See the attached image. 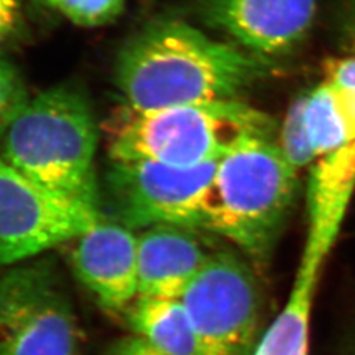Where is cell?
Returning a JSON list of instances; mask_svg holds the SVG:
<instances>
[{
  "instance_id": "cell-19",
  "label": "cell",
  "mask_w": 355,
  "mask_h": 355,
  "mask_svg": "<svg viewBox=\"0 0 355 355\" xmlns=\"http://www.w3.org/2000/svg\"><path fill=\"white\" fill-rule=\"evenodd\" d=\"M21 20L20 0H0V42L12 36Z\"/></svg>"
},
{
  "instance_id": "cell-7",
  "label": "cell",
  "mask_w": 355,
  "mask_h": 355,
  "mask_svg": "<svg viewBox=\"0 0 355 355\" xmlns=\"http://www.w3.org/2000/svg\"><path fill=\"white\" fill-rule=\"evenodd\" d=\"M0 355H82L73 305L49 267L0 274Z\"/></svg>"
},
{
  "instance_id": "cell-9",
  "label": "cell",
  "mask_w": 355,
  "mask_h": 355,
  "mask_svg": "<svg viewBox=\"0 0 355 355\" xmlns=\"http://www.w3.org/2000/svg\"><path fill=\"white\" fill-rule=\"evenodd\" d=\"M216 165L175 167L112 161L104 183L112 220L130 229L168 224L199 232Z\"/></svg>"
},
{
  "instance_id": "cell-15",
  "label": "cell",
  "mask_w": 355,
  "mask_h": 355,
  "mask_svg": "<svg viewBox=\"0 0 355 355\" xmlns=\"http://www.w3.org/2000/svg\"><path fill=\"white\" fill-rule=\"evenodd\" d=\"M287 162L300 173L313 162V152L305 123V95L296 99L284 117L277 141Z\"/></svg>"
},
{
  "instance_id": "cell-6",
  "label": "cell",
  "mask_w": 355,
  "mask_h": 355,
  "mask_svg": "<svg viewBox=\"0 0 355 355\" xmlns=\"http://www.w3.org/2000/svg\"><path fill=\"white\" fill-rule=\"evenodd\" d=\"M180 302L214 355H253L261 340L263 295L241 255L214 250Z\"/></svg>"
},
{
  "instance_id": "cell-12",
  "label": "cell",
  "mask_w": 355,
  "mask_h": 355,
  "mask_svg": "<svg viewBox=\"0 0 355 355\" xmlns=\"http://www.w3.org/2000/svg\"><path fill=\"white\" fill-rule=\"evenodd\" d=\"M214 249L192 229L158 224L139 234V296L180 299Z\"/></svg>"
},
{
  "instance_id": "cell-11",
  "label": "cell",
  "mask_w": 355,
  "mask_h": 355,
  "mask_svg": "<svg viewBox=\"0 0 355 355\" xmlns=\"http://www.w3.org/2000/svg\"><path fill=\"white\" fill-rule=\"evenodd\" d=\"M74 241L70 262L78 280L104 311L124 315L139 297V236L103 216Z\"/></svg>"
},
{
  "instance_id": "cell-1",
  "label": "cell",
  "mask_w": 355,
  "mask_h": 355,
  "mask_svg": "<svg viewBox=\"0 0 355 355\" xmlns=\"http://www.w3.org/2000/svg\"><path fill=\"white\" fill-rule=\"evenodd\" d=\"M125 105L152 111L240 99L270 71L267 60L220 42L187 23L155 21L130 38L116 61Z\"/></svg>"
},
{
  "instance_id": "cell-4",
  "label": "cell",
  "mask_w": 355,
  "mask_h": 355,
  "mask_svg": "<svg viewBox=\"0 0 355 355\" xmlns=\"http://www.w3.org/2000/svg\"><path fill=\"white\" fill-rule=\"evenodd\" d=\"M305 123L313 162L299 267L321 274L355 191V54L333 64L305 95Z\"/></svg>"
},
{
  "instance_id": "cell-18",
  "label": "cell",
  "mask_w": 355,
  "mask_h": 355,
  "mask_svg": "<svg viewBox=\"0 0 355 355\" xmlns=\"http://www.w3.org/2000/svg\"><path fill=\"white\" fill-rule=\"evenodd\" d=\"M107 355H165L158 349H155L152 343L141 338L136 334L128 336L117 340L108 349Z\"/></svg>"
},
{
  "instance_id": "cell-10",
  "label": "cell",
  "mask_w": 355,
  "mask_h": 355,
  "mask_svg": "<svg viewBox=\"0 0 355 355\" xmlns=\"http://www.w3.org/2000/svg\"><path fill=\"white\" fill-rule=\"evenodd\" d=\"M200 12L240 48L270 61L287 55L306 37L316 0H202Z\"/></svg>"
},
{
  "instance_id": "cell-20",
  "label": "cell",
  "mask_w": 355,
  "mask_h": 355,
  "mask_svg": "<svg viewBox=\"0 0 355 355\" xmlns=\"http://www.w3.org/2000/svg\"><path fill=\"white\" fill-rule=\"evenodd\" d=\"M42 1H44V3H46V4H49V6L53 7V4H54V1H55V0H42Z\"/></svg>"
},
{
  "instance_id": "cell-5",
  "label": "cell",
  "mask_w": 355,
  "mask_h": 355,
  "mask_svg": "<svg viewBox=\"0 0 355 355\" xmlns=\"http://www.w3.org/2000/svg\"><path fill=\"white\" fill-rule=\"evenodd\" d=\"M1 158L48 190L99 207L98 127L86 98L55 87L29 99L1 139Z\"/></svg>"
},
{
  "instance_id": "cell-21",
  "label": "cell",
  "mask_w": 355,
  "mask_h": 355,
  "mask_svg": "<svg viewBox=\"0 0 355 355\" xmlns=\"http://www.w3.org/2000/svg\"><path fill=\"white\" fill-rule=\"evenodd\" d=\"M347 355H355V345L352 347V350H350V353Z\"/></svg>"
},
{
  "instance_id": "cell-3",
  "label": "cell",
  "mask_w": 355,
  "mask_h": 355,
  "mask_svg": "<svg viewBox=\"0 0 355 355\" xmlns=\"http://www.w3.org/2000/svg\"><path fill=\"white\" fill-rule=\"evenodd\" d=\"M297 178L274 139L242 145L216 165L199 232L228 240L254 267H266L291 214Z\"/></svg>"
},
{
  "instance_id": "cell-14",
  "label": "cell",
  "mask_w": 355,
  "mask_h": 355,
  "mask_svg": "<svg viewBox=\"0 0 355 355\" xmlns=\"http://www.w3.org/2000/svg\"><path fill=\"white\" fill-rule=\"evenodd\" d=\"M320 274L297 267L290 296L253 355H308L309 318Z\"/></svg>"
},
{
  "instance_id": "cell-2",
  "label": "cell",
  "mask_w": 355,
  "mask_h": 355,
  "mask_svg": "<svg viewBox=\"0 0 355 355\" xmlns=\"http://www.w3.org/2000/svg\"><path fill=\"white\" fill-rule=\"evenodd\" d=\"M270 114L234 101L140 111L128 105L107 127V148L114 162H157L175 167L216 164L242 145L274 139Z\"/></svg>"
},
{
  "instance_id": "cell-16",
  "label": "cell",
  "mask_w": 355,
  "mask_h": 355,
  "mask_svg": "<svg viewBox=\"0 0 355 355\" xmlns=\"http://www.w3.org/2000/svg\"><path fill=\"white\" fill-rule=\"evenodd\" d=\"M29 101L26 83L15 64L0 55V140Z\"/></svg>"
},
{
  "instance_id": "cell-8",
  "label": "cell",
  "mask_w": 355,
  "mask_h": 355,
  "mask_svg": "<svg viewBox=\"0 0 355 355\" xmlns=\"http://www.w3.org/2000/svg\"><path fill=\"white\" fill-rule=\"evenodd\" d=\"M102 217L99 207L40 186L0 157V267L74 241Z\"/></svg>"
},
{
  "instance_id": "cell-17",
  "label": "cell",
  "mask_w": 355,
  "mask_h": 355,
  "mask_svg": "<svg viewBox=\"0 0 355 355\" xmlns=\"http://www.w3.org/2000/svg\"><path fill=\"white\" fill-rule=\"evenodd\" d=\"M125 0H55L53 7L79 26H104L124 10Z\"/></svg>"
},
{
  "instance_id": "cell-13",
  "label": "cell",
  "mask_w": 355,
  "mask_h": 355,
  "mask_svg": "<svg viewBox=\"0 0 355 355\" xmlns=\"http://www.w3.org/2000/svg\"><path fill=\"white\" fill-rule=\"evenodd\" d=\"M124 318L133 334L165 355H214L180 299L139 296L124 312Z\"/></svg>"
}]
</instances>
